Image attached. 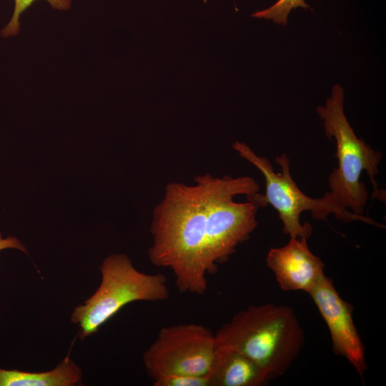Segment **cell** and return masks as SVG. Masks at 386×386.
<instances>
[{
    "label": "cell",
    "instance_id": "6da1fadb",
    "mask_svg": "<svg viewBox=\"0 0 386 386\" xmlns=\"http://www.w3.org/2000/svg\"><path fill=\"white\" fill-rule=\"evenodd\" d=\"M194 184L169 182L154 207L148 256L152 264L172 271L180 292L204 295L207 274L228 261L257 226L259 208L237 195L249 196L259 185L249 176H197Z\"/></svg>",
    "mask_w": 386,
    "mask_h": 386
},
{
    "label": "cell",
    "instance_id": "7a4b0ae2",
    "mask_svg": "<svg viewBox=\"0 0 386 386\" xmlns=\"http://www.w3.org/2000/svg\"><path fill=\"white\" fill-rule=\"evenodd\" d=\"M216 347L238 352L253 361L268 381L284 375L305 343L292 308L266 303L234 315L214 334Z\"/></svg>",
    "mask_w": 386,
    "mask_h": 386
},
{
    "label": "cell",
    "instance_id": "3957f363",
    "mask_svg": "<svg viewBox=\"0 0 386 386\" xmlns=\"http://www.w3.org/2000/svg\"><path fill=\"white\" fill-rule=\"evenodd\" d=\"M344 90L335 84L325 106H319L317 112L323 121L326 136L336 142L335 157L338 167L328 178L330 191L327 192L337 204L359 215H363L369 192L360 181L365 171L373 186L372 197L383 201V191L378 188L375 177L379 172L382 153L358 138L344 112Z\"/></svg>",
    "mask_w": 386,
    "mask_h": 386
},
{
    "label": "cell",
    "instance_id": "277c9868",
    "mask_svg": "<svg viewBox=\"0 0 386 386\" xmlns=\"http://www.w3.org/2000/svg\"><path fill=\"white\" fill-rule=\"evenodd\" d=\"M232 148L238 154L255 167L263 174L265 179V194L259 192L247 196L259 207L272 205L278 212L283 224V232L290 237L308 238L312 234V226L300 222V214L310 211L312 218L317 220H327L332 214L340 220L345 222L355 221L385 228V225L374 219L359 215L337 204L331 196L325 192L321 198H312L300 190L294 181L290 170V159L284 153L275 157V162L281 172L276 173L270 161L264 157L257 155L244 142L236 141Z\"/></svg>",
    "mask_w": 386,
    "mask_h": 386
},
{
    "label": "cell",
    "instance_id": "5b68a950",
    "mask_svg": "<svg viewBox=\"0 0 386 386\" xmlns=\"http://www.w3.org/2000/svg\"><path fill=\"white\" fill-rule=\"evenodd\" d=\"M100 272L102 281L98 289L71 313V321L79 326L81 340L96 333L125 305L137 301H163L169 297L167 277L163 274L139 271L124 254L107 257Z\"/></svg>",
    "mask_w": 386,
    "mask_h": 386
},
{
    "label": "cell",
    "instance_id": "8992f818",
    "mask_svg": "<svg viewBox=\"0 0 386 386\" xmlns=\"http://www.w3.org/2000/svg\"><path fill=\"white\" fill-rule=\"evenodd\" d=\"M215 354L212 330L185 323L163 327L144 352L143 362L153 381L171 375L209 376Z\"/></svg>",
    "mask_w": 386,
    "mask_h": 386
},
{
    "label": "cell",
    "instance_id": "52a82bcc",
    "mask_svg": "<svg viewBox=\"0 0 386 386\" xmlns=\"http://www.w3.org/2000/svg\"><path fill=\"white\" fill-rule=\"evenodd\" d=\"M308 294L328 327L333 352L345 357L364 383L367 365L365 347L353 321L352 305L340 297L332 279L325 274Z\"/></svg>",
    "mask_w": 386,
    "mask_h": 386
},
{
    "label": "cell",
    "instance_id": "ba28073f",
    "mask_svg": "<svg viewBox=\"0 0 386 386\" xmlns=\"http://www.w3.org/2000/svg\"><path fill=\"white\" fill-rule=\"evenodd\" d=\"M306 237H290L282 247L268 252L266 263L284 291H304L313 287L324 273L322 260L310 250Z\"/></svg>",
    "mask_w": 386,
    "mask_h": 386
},
{
    "label": "cell",
    "instance_id": "9c48e42d",
    "mask_svg": "<svg viewBox=\"0 0 386 386\" xmlns=\"http://www.w3.org/2000/svg\"><path fill=\"white\" fill-rule=\"evenodd\" d=\"M209 386H261L268 382L259 367L234 350L216 347Z\"/></svg>",
    "mask_w": 386,
    "mask_h": 386
},
{
    "label": "cell",
    "instance_id": "30bf717a",
    "mask_svg": "<svg viewBox=\"0 0 386 386\" xmlns=\"http://www.w3.org/2000/svg\"><path fill=\"white\" fill-rule=\"evenodd\" d=\"M82 377L81 369L69 355L46 372L0 368V386H76L82 385Z\"/></svg>",
    "mask_w": 386,
    "mask_h": 386
},
{
    "label": "cell",
    "instance_id": "8fae6325",
    "mask_svg": "<svg viewBox=\"0 0 386 386\" xmlns=\"http://www.w3.org/2000/svg\"><path fill=\"white\" fill-rule=\"evenodd\" d=\"M298 7L310 9L304 0H278L269 8L257 11L251 16L257 19H270L278 24L286 26L290 11Z\"/></svg>",
    "mask_w": 386,
    "mask_h": 386
},
{
    "label": "cell",
    "instance_id": "7c38bea8",
    "mask_svg": "<svg viewBox=\"0 0 386 386\" xmlns=\"http://www.w3.org/2000/svg\"><path fill=\"white\" fill-rule=\"evenodd\" d=\"M36 0H14V9L11 20L1 31L3 37L16 35L20 30L19 19L24 11L29 8ZM54 9L68 10L71 5V0H46Z\"/></svg>",
    "mask_w": 386,
    "mask_h": 386
},
{
    "label": "cell",
    "instance_id": "4fadbf2b",
    "mask_svg": "<svg viewBox=\"0 0 386 386\" xmlns=\"http://www.w3.org/2000/svg\"><path fill=\"white\" fill-rule=\"evenodd\" d=\"M154 386H209V376L171 375L153 381Z\"/></svg>",
    "mask_w": 386,
    "mask_h": 386
},
{
    "label": "cell",
    "instance_id": "5bb4252c",
    "mask_svg": "<svg viewBox=\"0 0 386 386\" xmlns=\"http://www.w3.org/2000/svg\"><path fill=\"white\" fill-rule=\"evenodd\" d=\"M6 249H16L24 253H28L25 246L16 237H3L0 233V251Z\"/></svg>",
    "mask_w": 386,
    "mask_h": 386
}]
</instances>
